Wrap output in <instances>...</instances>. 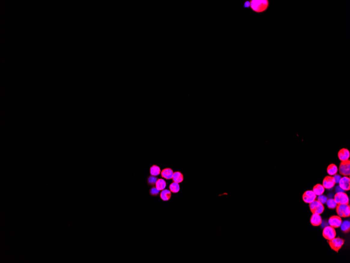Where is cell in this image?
Segmentation results:
<instances>
[{"mask_svg": "<svg viewBox=\"0 0 350 263\" xmlns=\"http://www.w3.org/2000/svg\"><path fill=\"white\" fill-rule=\"evenodd\" d=\"M327 205L328 206V208L330 209H336V206L338 205V204L336 203L335 200L334 199H328L327 201L326 202Z\"/></svg>", "mask_w": 350, "mask_h": 263, "instance_id": "obj_24", "label": "cell"}, {"mask_svg": "<svg viewBox=\"0 0 350 263\" xmlns=\"http://www.w3.org/2000/svg\"><path fill=\"white\" fill-rule=\"evenodd\" d=\"M160 195L163 201H167L172 197V192L169 190L164 189L160 193Z\"/></svg>", "mask_w": 350, "mask_h": 263, "instance_id": "obj_16", "label": "cell"}, {"mask_svg": "<svg viewBox=\"0 0 350 263\" xmlns=\"http://www.w3.org/2000/svg\"><path fill=\"white\" fill-rule=\"evenodd\" d=\"M309 208L312 214H321L324 210V207L319 202L315 200L309 204Z\"/></svg>", "mask_w": 350, "mask_h": 263, "instance_id": "obj_3", "label": "cell"}, {"mask_svg": "<svg viewBox=\"0 0 350 263\" xmlns=\"http://www.w3.org/2000/svg\"><path fill=\"white\" fill-rule=\"evenodd\" d=\"M338 171V167L334 164H331L327 168V172L330 176H333L337 173Z\"/></svg>", "mask_w": 350, "mask_h": 263, "instance_id": "obj_20", "label": "cell"}, {"mask_svg": "<svg viewBox=\"0 0 350 263\" xmlns=\"http://www.w3.org/2000/svg\"><path fill=\"white\" fill-rule=\"evenodd\" d=\"M311 224L314 226L320 225L322 223V219L320 214H312L310 218Z\"/></svg>", "mask_w": 350, "mask_h": 263, "instance_id": "obj_13", "label": "cell"}, {"mask_svg": "<svg viewBox=\"0 0 350 263\" xmlns=\"http://www.w3.org/2000/svg\"><path fill=\"white\" fill-rule=\"evenodd\" d=\"M336 193H337V192H343V190H342V189H341V187H339V185H338V186L336 187Z\"/></svg>", "mask_w": 350, "mask_h": 263, "instance_id": "obj_29", "label": "cell"}, {"mask_svg": "<svg viewBox=\"0 0 350 263\" xmlns=\"http://www.w3.org/2000/svg\"><path fill=\"white\" fill-rule=\"evenodd\" d=\"M322 235L324 239L327 240H331L336 237L335 229L331 226H326L324 228Z\"/></svg>", "mask_w": 350, "mask_h": 263, "instance_id": "obj_6", "label": "cell"}, {"mask_svg": "<svg viewBox=\"0 0 350 263\" xmlns=\"http://www.w3.org/2000/svg\"><path fill=\"white\" fill-rule=\"evenodd\" d=\"M173 174L174 171L172 170V169L168 168L164 169L160 173L162 178L166 180H170L172 179Z\"/></svg>", "mask_w": 350, "mask_h": 263, "instance_id": "obj_14", "label": "cell"}, {"mask_svg": "<svg viewBox=\"0 0 350 263\" xmlns=\"http://www.w3.org/2000/svg\"><path fill=\"white\" fill-rule=\"evenodd\" d=\"M339 187L342 189L343 191H349L350 190V178L346 176H344L341 178L340 181L339 182Z\"/></svg>", "mask_w": 350, "mask_h": 263, "instance_id": "obj_11", "label": "cell"}, {"mask_svg": "<svg viewBox=\"0 0 350 263\" xmlns=\"http://www.w3.org/2000/svg\"><path fill=\"white\" fill-rule=\"evenodd\" d=\"M317 199L318 201L320 203H321L322 204H324L326 203V202L328 200V198L325 195L322 194V195L318 196Z\"/></svg>", "mask_w": 350, "mask_h": 263, "instance_id": "obj_26", "label": "cell"}, {"mask_svg": "<svg viewBox=\"0 0 350 263\" xmlns=\"http://www.w3.org/2000/svg\"><path fill=\"white\" fill-rule=\"evenodd\" d=\"M250 1H245L243 4L244 8H250Z\"/></svg>", "mask_w": 350, "mask_h": 263, "instance_id": "obj_28", "label": "cell"}, {"mask_svg": "<svg viewBox=\"0 0 350 263\" xmlns=\"http://www.w3.org/2000/svg\"><path fill=\"white\" fill-rule=\"evenodd\" d=\"M341 230L344 233H348L350 230V222L348 221H345L342 223L341 225Z\"/></svg>", "mask_w": 350, "mask_h": 263, "instance_id": "obj_22", "label": "cell"}, {"mask_svg": "<svg viewBox=\"0 0 350 263\" xmlns=\"http://www.w3.org/2000/svg\"><path fill=\"white\" fill-rule=\"evenodd\" d=\"M339 171L341 175L343 176L348 177L350 175V161H341L340 163Z\"/></svg>", "mask_w": 350, "mask_h": 263, "instance_id": "obj_5", "label": "cell"}, {"mask_svg": "<svg viewBox=\"0 0 350 263\" xmlns=\"http://www.w3.org/2000/svg\"><path fill=\"white\" fill-rule=\"evenodd\" d=\"M161 169L157 165H154L150 169V175L157 177L160 174Z\"/></svg>", "mask_w": 350, "mask_h": 263, "instance_id": "obj_18", "label": "cell"}, {"mask_svg": "<svg viewBox=\"0 0 350 263\" xmlns=\"http://www.w3.org/2000/svg\"><path fill=\"white\" fill-rule=\"evenodd\" d=\"M338 216L341 218H347L350 215V206L348 204H339L336 207Z\"/></svg>", "mask_w": 350, "mask_h": 263, "instance_id": "obj_2", "label": "cell"}, {"mask_svg": "<svg viewBox=\"0 0 350 263\" xmlns=\"http://www.w3.org/2000/svg\"><path fill=\"white\" fill-rule=\"evenodd\" d=\"M158 179L157 177L153 175H150L148 178V184L149 186L153 187L155 186L156 183Z\"/></svg>", "mask_w": 350, "mask_h": 263, "instance_id": "obj_23", "label": "cell"}, {"mask_svg": "<svg viewBox=\"0 0 350 263\" xmlns=\"http://www.w3.org/2000/svg\"><path fill=\"white\" fill-rule=\"evenodd\" d=\"M333 176L334 179V180H335L336 183H339V181H340V179H341V178H342V177H341L340 175H337V174L334 175Z\"/></svg>", "mask_w": 350, "mask_h": 263, "instance_id": "obj_27", "label": "cell"}, {"mask_svg": "<svg viewBox=\"0 0 350 263\" xmlns=\"http://www.w3.org/2000/svg\"><path fill=\"white\" fill-rule=\"evenodd\" d=\"M329 246L332 250L338 252L344 243V240L340 237L334 238L331 240L328 241Z\"/></svg>", "mask_w": 350, "mask_h": 263, "instance_id": "obj_4", "label": "cell"}, {"mask_svg": "<svg viewBox=\"0 0 350 263\" xmlns=\"http://www.w3.org/2000/svg\"><path fill=\"white\" fill-rule=\"evenodd\" d=\"M250 8L254 13H262L268 10L269 6L268 0H250Z\"/></svg>", "mask_w": 350, "mask_h": 263, "instance_id": "obj_1", "label": "cell"}, {"mask_svg": "<svg viewBox=\"0 0 350 263\" xmlns=\"http://www.w3.org/2000/svg\"><path fill=\"white\" fill-rule=\"evenodd\" d=\"M149 192H150V195H151V196H158V195H159V194H160V191H159V190H158L157 189L156 187L155 186V187H151V188L150 189V191Z\"/></svg>", "mask_w": 350, "mask_h": 263, "instance_id": "obj_25", "label": "cell"}, {"mask_svg": "<svg viewBox=\"0 0 350 263\" xmlns=\"http://www.w3.org/2000/svg\"><path fill=\"white\" fill-rule=\"evenodd\" d=\"M169 190L171 191V192L174 193H178L180 190L179 183L173 182L169 185Z\"/></svg>", "mask_w": 350, "mask_h": 263, "instance_id": "obj_21", "label": "cell"}, {"mask_svg": "<svg viewBox=\"0 0 350 263\" xmlns=\"http://www.w3.org/2000/svg\"><path fill=\"white\" fill-rule=\"evenodd\" d=\"M336 184V182L334 180L333 177L332 176H327L324 178L323 180L322 185L324 186V189H331L332 188L334 187Z\"/></svg>", "mask_w": 350, "mask_h": 263, "instance_id": "obj_10", "label": "cell"}, {"mask_svg": "<svg viewBox=\"0 0 350 263\" xmlns=\"http://www.w3.org/2000/svg\"><path fill=\"white\" fill-rule=\"evenodd\" d=\"M317 195L314 193L313 191L308 190L303 193V200L306 203L310 204L314 201L316 199Z\"/></svg>", "mask_w": 350, "mask_h": 263, "instance_id": "obj_8", "label": "cell"}, {"mask_svg": "<svg viewBox=\"0 0 350 263\" xmlns=\"http://www.w3.org/2000/svg\"><path fill=\"white\" fill-rule=\"evenodd\" d=\"M334 199L336 202V203L339 204H348L349 203V199L348 196L346 193L343 192H337L334 195Z\"/></svg>", "mask_w": 350, "mask_h": 263, "instance_id": "obj_7", "label": "cell"}, {"mask_svg": "<svg viewBox=\"0 0 350 263\" xmlns=\"http://www.w3.org/2000/svg\"><path fill=\"white\" fill-rule=\"evenodd\" d=\"M324 190H325V189L323 185L321 184H317L313 187L312 191L315 195L317 196H319V195L323 194Z\"/></svg>", "mask_w": 350, "mask_h": 263, "instance_id": "obj_17", "label": "cell"}, {"mask_svg": "<svg viewBox=\"0 0 350 263\" xmlns=\"http://www.w3.org/2000/svg\"><path fill=\"white\" fill-rule=\"evenodd\" d=\"M172 180V181L174 182L178 183H182L184 180V175L180 171L175 172L173 174Z\"/></svg>", "mask_w": 350, "mask_h": 263, "instance_id": "obj_15", "label": "cell"}, {"mask_svg": "<svg viewBox=\"0 0 350 263\" xmlns=\"http://www.w3.org/2000/svg\"><path fill=\"white\" fill-rule=\"evenodd\" d=\"M338 156L339 160L341 161L348 160L350 158V151L346 148H342L338 152Z\"/></svg>", "mask_w": 350, "mask_h": 263, "instance_id": "obj_12", "label": "cell"}, {"mask_svg": "<svg viewBox=\"0 0 350 263\" xmlns=\"http://www.w3.org/2000/svg\"><path fill=\"white\" fill-rule=\"evenodd\" d=\"M167 183L165 180L163 179H158L156 183L155 187L159 191H163L166 187Z\"/></svg>", "mask_w": 350, "mask_h": 263, "instance_id": "obj_19", "label": "cell"}, {"mask_svg": "<svg viewBox=\"0 0 350 263\" xmlns=\"http://www.w3.org/2000/svg\"><path fill=\"white\" fill-rule=\"evenodd\" d=\"M342 221L341 218L339 216H332L329 219V224L330 226L333 228H339L342 224Z\"/></svg>", "mask_w": 350, "mask_h": 263, "instance_id": "obj_9", "label": "cell"}]
</instances>
